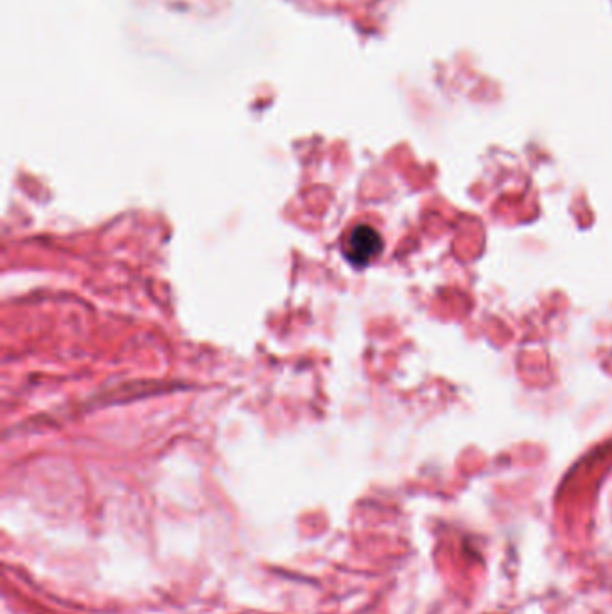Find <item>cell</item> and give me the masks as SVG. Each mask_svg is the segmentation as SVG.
Masks as SVG:
<instances>
[{
  "mask_svg": "<svg viewBox=\"0 0 612 614\" xmlns=\"http://www.w3.org/2000/svg\"><path fill=\"white\" fill-rule=\"evenodd\" d=\"M383 250V239L370 225H358L350 230L343 245V254L354 266H368Z\"/></svg>",
  "mask_w": 612,
  "mask_h": 614,
  "instance_id": "obj_1",
  "label": "cell"
}]
</instances>
